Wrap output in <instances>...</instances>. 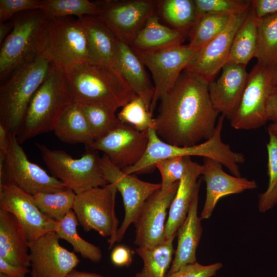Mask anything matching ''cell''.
<instances>
[{"label": "cell", "instance_id": "obj_7", "mask_svg": "<svg viewBox=\"0 0 277 277\" xmlns=\"http://www.w3.org/2000/svg\"><path fill=\"white\" fill-rule=\"evenodd\" d=\"M36 145L52 176L76 194L108 184L102 174L97 150L91 148L81 157L74 159L64 150L51 149L42 144Z\"/></svg>", "mask_w": 277, "mask_h": 277}, {"label": "cell", "instance_id": "obj_2", "mask_svg": "<svg viewBox=\"0 0 277 277\" xmlns=\"http://www.w3.org/2000/svg\"><path fill=\"white\" fill-rule=\"evenodd\" d=\"M65 74L74 102L98 104L116 112L137 95L120 73L107 65L84 62Z\"/></svg>", "mask_w": 277, "mask_h": 277}, {"label": "cell", "instance_id": "obj_54", "mask_svg": "<svg viewBox=\"0 0 277 277\" xmlns=\"http://www.w3.org/2000/svg\"><path fill=\"white\" fill-rule=\"evenodd\" d=\"M0 277H9L8 276L6 275L5 274L0 273Z\"/></svg>", "mask_w": 277, "mask_h": 277}, {"label": "cell", "instance_id": "obj_28", "mask_svg": "<svg viewBox=\"0 0 277 277\" xmlns=\"http://www.w3.org/2000/svg\"><path fill=\"white\" fill-rule=\"evenodd\" d=\"M53 131L60 141L65 143L84 144L89 147L94 142L80 105L76 102L63 113Z\"/></svg>", "mask_w": 277, "mask_h": 277}, {"label": "cell", "instance_id": "obj_18", "mask_svg": "<svg viewBox=\"0 0 277 277\" xmlns=\"http://www.w3.org/2000/svg\"><path fill=\"white\" fill-rule=\"evenodd\" d=\"M54 231L29 241L32 270L38 277H66L80 260L74 252L62 246Z\"/></svg>", "mask_w": 277, "mask_h": 277}, {"label": "cell", "instance_id": "obj_21", "mask_svg": "<svg viewBox=\"0 0 277 277\" xmlns=\"http://www.w3.org/2000/svg\"><path fill=\"white\" fill-rule=\"evenodd\" d=\"M203 167L202 175L206 184V196L200 216L201 220L211 216L221 198L257 187L254 180L229 175L223 170L220 163L213 160L204 158Z\"/></svg>", "mask_w": 277, "mask_h": 277}, {"label": "cell", "instance_id": "obj_6", "mask_svg": "<svg viewBox=\"0 0 277 277\" xmlns=\"http://www.w3.org/2000/svg\"><path fill=\"white\" fill-rule=\"evenodd\" d=\"M11 19L13 28L1 47V81L33 61L44 49L48 18L41 10L24 11Z\"/></svg>", "mask_w": 277, "mask_h": 277}, {"label": "cell", "instance_id": "obj_27", "mask_svg": "<svg viewBox=\"0 0 277 277\" xmlns=\"http://www.w3.org/2000/svg\"><path fill=\"white\" fill-rule=\"evenodd\" d=\"M188 32L162 24L155 13L137 32L129 46L135 50L151 51L183 44Z\"/></svg>", "mask_w": 277, "mask_h": 277}, {"label": "cell", "instance_id": "obj_36", "mask_svg": "<svg viewBox=\"0 0 277 277\" xmlns=\"http://www.w3.org/2000/svg\"><path fill=\"white\" fill-rule=\"evenodd\" d=\"M41 10L47 18L85 15L97 16L100 9L94 2L88 0H42Z\"/></svg>", "mask_w": 277, "mask_h": 277}, {"label": "cell", "instance_id": "obj_53", "mask_svg": "<svg viewBox=\"0 0 277 277\" xmlns=\"http://www.w3.org/2000/svg\"><path fill=\"white\" fill-rule=\"evenodd\" d=\"M30 274L31 277H38L35 272L32 270H31Z\"/></svg>", "mask_w": 277, "mask_h": 277}, {"label": "cell", "instance_id": "obj_32", "mask_svg": "<svg viewBox=\"0 0 277 277\" xmlns=\"http://www.w3.org/2000/svg\"><path fill=\"white\" fill-rule=\"evenodd\" d=\"M257 63L277 66V13L258 19Z\"/></svg>", "mask_w": 277, "mask_h": 277}, {"label": "cell", "instance_id": "obj_48", "mask_svg": "<svg viewBox=\"0 0 277 277\" xmlns=\"http://www.w3.org/2000/svg\"><path fill=\"white\" fill-rule=\"evenodd\" d=\"M9 144V133L0 124V157L5 158Z\"/></svg>", "mask_w": 277, "mask_h": 277}, {"label": "cell", "instance_id": "obj_45", "mask_svg": "<svg viewBox=\"0 0 277 277\" xmlns=\"http://www.w3.org/2000/svg\"><path fill=\"white\" fill-rule=\"evenodd\" d=\"M131 250L124 245L115 247L110 254L112 264L117 267H128L132 261V254Z\"/></svg>", "mask_w": 277, "mask_h": 277}, {"label": "cell", "instance_id": "obj_13", "mask_svg": "<svg viewBox=\"0 0 277 277\" xmlns=\"http://www.w3.org/2000/svg\"><path fill=\"white\" fill-rule=\"evenodd\" d=\"M100 167L105 180L113 184L122 196L125 215L117 232L116 242H119L135 222L146 201L161 187V184L143 181L126 174L105 154L100 158Z\"/></svg>", "mask_w": 277, "mask_h": 277}, {"label": "cell", "instance_id": "obj_23", "mask_svg": "<svg viewBox=\"0 0 277 277\" xmlns=\"http://www.w3.org/2000/svg\"><path fill=\"white\" fill-rule=\"evenodd\" d=\"M116 62L118 72L135 93L144 100L150 111L154 85L140 58L128 44L118 38Z\"/></svg>", "mask_w": 277, "mask_h": 277}, {"label": "cell", "instance_id": "obj_26", "mask_svg": "<svg viewBox=\"0 0 277 277\" xmlns=\"http://www.w3.org/2000/svg\"><path fill=\"white\" fill-rule=\"evenodd\" d=\"M199 189L195 191L187 216L177 230V247L167 274L196 262V251L202 233L201 219L197 214Z\"/></svg>", "mask_w": 277, "mask_h": 277}, {"label": "cell", "instance_id": "obj_1", "mask_svg": "<svg viewBox=\"0 0 277 277\" xmlns=\"http://www.w3.org/2000/svg\"><path fill=\"white\" fill-rule=\"evenodd\" d=\"M209 83L202 76L183 71L174 86L160 101L154 129L162 141L186 147L211 136L219 113L211 101Z\"/></svg>", "mask_w": 277, "mask_h": 277}, {"label": "cell", "instance_id": "obj_42", "mask_svg": "<svg viewBox=\"0 0 277 277\" xmlns=\"http://www.w3.org/2000/svg\"><path fill=\"white\" fill-rule=\"evenodd\" d=\"M42 0H1L0 21L7 22L18 13L39 9Z\"/></svg>", "mask_w": 277, "mask_h": 277}, {"label": "cell", "instance_id": "obj_30", "mask_svg": "<svg viewBox=\"0 0 277 277\" xmlns=\"http://www.w3.org/2000/svg\"><path fill=\"white\" fill-rule=\"evenodd\" d=\"M175 236L149 248L137 247L136 253L143 262V266L135 277H166L174 253L173 241Z\"/></svg>", "mask_w": 277, "mask_h": 277}, {"label": "cell", "instance_id": "obj_8", "mask_svg": "<svg viewBox=\"0 0 277 277\" xmlns=\"http://www.w3.org/2000/svg\"><path fill=\"white\" fill-rule=\"evenodd\" d=\"M43 52L65 74L78 63L90 62L85 33L69 16L48 18Z\"/></svg>", "mask_w": 277, "mask_h": 277}, {"label": "cell", "instance_id": "obj_39", "mask_svg": "<svg viewBox=\"0 0 277 277\" xmlns=\"http://www.w3.org/2000/svg\"><path fill=\"white\" fill-rule=\"evenodd\" d=\"M117 117L121 123L129 125L139 131L154 129V118L144 100L137 95L122 107Z\"/></svg>", "mask_w": 277, "mask_h": 277}, {"label": "cell", "instance_id": "obj_16", "mask_svg": "<svg viewBox=\"0 0 277 277\" xmlns=\"http://www.w3.org/2000/svg\"><path fill=\"white\" fill-rule=\"evenodd\" d=\"M0 209L11 213L17 219L29 241L55 231L57 222L39 210L32 195L15 185L0 184Z\"/></svg>", "mask_w": 277, "mask_h": 277}, {"label": "cell", "instance_id": "obj_11", "mask_svg": "<svg viewBox=\"0 0 277 277\" xmlns=\"http://www.w3.org/2000/svg\"><path fill=\"white\" fill-rule=\"evenodd\" d=\"M276 67L256 63L248 73L240 103L230 118L233 128L255 129L267 122V104L273 87V76Z\"/></svg>", "mask_w": 277, "mask_h": 277}, {"label": "cell", "instance_id": "obj_41", "mask_svg": "<svg viewBox=\"0 0 277 277\" xmlns=\"http://www.w3.org/2000/svg\"><path fill=\"white\" fill-rule=\"evenodd\" d=\"M190 159V156L175 157L156 163L155 167L160 171L162 177V188H168L180 181Z\"/></svg>", "mask_w": 277, "mask_h": 277}, {"label": "cell", "instance_id": "obj_9", "mask_svg": "<svg viewBox=\"0 0 277 277\" xmlns=\"http://www.w3.org/2000/svg\"><path fill=\"white\" fill-rule=\"evenodd\" d=\"M117 191L110 183L90 188L76 194L72 209L84 230H94L108 238L109 249L116 242L119 228L115 212Z\"/></svg>", "mask_w": 277, "mask_h": 277}, {"label": "cell", "instance_id": "obj_12", "mask_svg": "<svg viewBox=\"0 0 277 277\" xmlns=\"http://www.w3.org/2000/svg\"><path fill=\"white\" fill-rule=\"evenodd\" d=\"M133 50L152 74L154 91L150 112L152 114L158 101L174 86L197 50L188 44L151 51Z\"/></svg>", "mask_w": 277, "mask_h": 277}, {"label": "cell", "instance_id": "obj_52", "mask_svg": "<svg viewBox=\"0 0 277 277\" xmlns=\"http://www.w3.org/2000/svg\"><path fill=\"white\" fill-rule=\"evenodd\" d=\"M273 84V87H277V67L274 74Z\"/></svg>", "mask_w": 277, "mask_h": 277}, {"label": "cell", "instance_id": "obj_5", "mask_svg": "<svg viewBox=\"0 0 277 277\" xmlns=\"http://www.w3.org/2000/svg\"><path fill=\"white\" fill-rule=\"evenodd\" d=\"M51 62L43 52L18 68L0 87V124L16 135L29 104L47 75Z\"/></svg>", "mask_w": 277, "mask_h": 277}, {"label": "cell", "instance_id": "obj_17", "mask_svg": "<svg viewBox=\"0 0 277 277\" xmlns=\"http://www.w3.org/2000/svg\"><path fill=\"white\" fill-rule=\"evenodd\" d=\"M149 142L148 130L139 131L121 123L89 146L104 152L116 167L123 170L136 164L143 157Z\"/></svg>", "mask_w": 277, "mask_h": 277}, {"label": "cell", "instance_id": "obj_33", "mask_svg": "<svg viewBox=\"0 0 277 277\" xmlns=\"http://www.w3.org/2000/svg\"><path fill=\"white\" fill-rule=\"evenodd\" d=\"M232 15L206 14L199 16L188 32V46L196 50L202 48L226 28Z\"/></svg>", "mask_w": 277, "mask_h": 277}, {"label": "cell", "instance_id": "obj_29", "mask_svg": "<svg viewBox=\"0 0 277 277\" xmlns=\"http://www.w3.org/2000/svg\"><path fill=\"white\" fill-rule=\"evenodd\" d=\"M258 43V18L250 7L233 37L228 62L247 66L255 57Z\"/></svg>", "mask_w": 277, "mask_h": 277}, {"label": "cell", "instance_id": "obj_35", "mask_svg": "<svg viewBox=\"0 0 277 277\" xmlns=\"http://www.w3.org/2000/svg\"><path fill=\"white\" fill-rule=\"evenodd\" d=\"M33 196L39 210L48 218L58 222L72 210L76 193L67 188L56 192H39Z\"/></svg>", "mask_w": 277, "mask_h": 277}, {"label": "cell", "instance_id": "obj_43", "mask_svg": "<svg viewBox=\"0 0 277 277\" xmlns=\"http://www.w3.org/2000/svg\"><path fill=\"white\" fill-rule=\"evenodd\" d=\"M222 267L221 263L203 265L197 261L188 264L177 271L167 274L166 277H212Z\"/></svg>", "mask_w": 277, "mask_h": 277}, {"label": "cell", "instance_id": "obj_4", "mask_svg": "<svg viewBox=\"0 0 277 277\" xmlns=\"http://www.w3.org/2000/svg\"><path fill=\"white\" fill-rule=\"evenodd\" d=\"M74 102L66 74L52 64L29 104L16 135L19 143L53 131L61 115Z\"/></svg>", "mask_w": 277, "mask_h": 277}, {"label": "cell", "instance_id": "obj_15", "mask_svg": "<svg viewBox=\"0 0 277 277\" xmlns=\"http://www.w3.org/2000/svg\"><path fill=\"white\" fill-rule=\"evenodd\" d=\"M179 183L176 182L166 189L161 187L145 203L133 223L135 228L134 243L138 247H152L166 240V216Z\"/></svg>", "mask_w": 277, "mask_h": 277}, {"label": "cell", "instance_id": "obj_3", "mask_svg": "<svg viewBox=\"0 0 277 277\" xmlns=\"http://www.w3.org/2000/svg\"><path fill=\"white\" fill-rule=\"evenodd\" d=\"M225 116L217 120L211 136L198 144L186 147L177 146L162 141L155 130H148L149 142L146 152L134 165L123 170L127 174L142 173L151 171L156 163L168 158L179 156H199L213 160L226 167L234 176H241L239 165L245 161L242 153L233 151L222 140V131Z\"/></svg>", "mask_w": 277, "mask_h": 277}, {"label": "cell", "instance_id": "obj_46", "mask_svg": "<svg viewBox=\"0 0 277 277\" xmlns=\"http://www.w3.org/2000/svg\"><path fill=\"white\" fill-rule=\"evenodd\" d=\"M31 270L27 267L11 264L0 258V273L9 277H26Z\"/></svg>", "mask_w": 277, "mask_h": 277}, {"label": "cell", "instance_id": "obj_37", "mask_svg": "<svg viewBox=\"0 0 277 277\" xmlns=\"http://www.w3.org/2000/svg\"><path fill=\"white\" fill-rule=\"evenodd\" d=\"M79 104L94 141L105 136L121 123L115 112L105 106L93 104Z\"/></svg>", "mask_w": 277, "mask_h": 277}, {"label": "cell", "instance_id": "obj_47", "mask_svg": "<svg viewBox=\"0 0 277 277\" xmlns=\"http://www.w3.org/2000/svg\"><path fill=\"white\" fill-rule=\"evenodd\" d=\"M267 118L277 123V87H273L269 96L266 107Z\"/></svg>", "mask_w": 277, "mask_h": 277}, {"label": "cell", "instance_id": "obj_44", "mask_svg": "<svg viewBox=\"0 0 277 277\" xmlns=\"http://www.w3.org/2000/svg\"><path fill=\"white\" fill-rule=\"evenodd\" d=\"M250 7L258 19L277 13V0L250 1Z\"/></svg>", "mask_w": 277, "mask_h": 277}, {"label": "cell", "instance_id": "obj_49", "mask_svg": "<svg viewBox=\"0 0 277 277\" xmlns=\"http://www.w3.org/2000/svg\"><path fill=\"white\" fill-rule=\"evenodd\" d=\"M13 23L12 19L0 23V43L3 42L5 39L11 32L13 28Z\"/></svg>", "mask_w": 277, "mask_h": 277}, {"label": "cell", "instance_id": "obj_20", "mask_svg": "<svg viewBox=\"0 0 277 277\" xmlns=\"http://www.w3.org/2000/svg\"><path fill=\"white\" fill-rule=\"evenodd\" d=\"M246 66L228 62L218 78L209 82L208 91L212 103L219 113L229 119L241 100L247 81Z\"/></svg>", "mask_w": 277, "mask_h": 277}, {"label": "cell", "instance_id": "obj_38", "mask_svg": "<svg viewBox=\"0 0 277 277\" xmlns=\"http://www.w3.org/2000/svg\"><path fill=\"white\" fill-rule=\"evenodd\" d=\"M268 134L267 150L269 183L266 191L259 195L258 207L261 212L272 208L277 203V136L271 133Z\"/></svg>", "mask_w": 277, "mask_h": 277}, {"label": "cell", "instance_id": "obj_19", "mask_svg": "<svg viewBox=\"0 0 277 277\" xmlns=\"http://www.w3.org/2000/svg\"><path fill=\"white\" fill-rule=\"evenodd\" d=\"M250 7L243 12L233 14L226 28L197 50L185 70L203 77L209 82L214 80L229 61L233 37Z\"/></svg>", "mask_w": 277, "mask_h": 277}, {"label": "cell", "instance_id": "obj_51", "mask_svg": "<svg viewBox=\"0 0 277 277\" xmlns=\"http://www.w3.org/2000/svg\"><path fill=\"white\" fill-rule=\"evenodd\" d=\"M268 133H271L277 136V123H271L268 127Z\"/></svg>", "mask_w": 277, "mask_h": 277}, {"label": "cell", "instance_id": "obj_22", "mask_svg": "<svg viewBox=\"0 0 277 277\" xmlns=\"http://www.w3.org/2000/svg\"><path fill=\"white\" fill-rule=\"evenodd\" d=\"M203 170V165L190 159L169 209L165 226L166 239L176 236L185 220L194 193L200 188V181L197 179Z\"/></svg>", "mask_w": 277, "mask_h": 277}, {"label": "cell", "instance_id": "obj_24", "mask_svg": "<svg viewBox=\"0 0 277 277\" xmlns=\"http://www.w3.org/2000/svg\"><path fill=\"white\" fill-rule=\"evenodd\" d=\"M88 41L90 62L116 68L117 38L98 16L85 15L77 19Z\"/></svg>", "mask_w": 277, "mask_h": 277}, {"label": "cell", "instance_id": "obj_40", "mask_svg": "<svg viewBox=\"0 0 277 277\" xmlns=\"http://www.w3.org/2000/svg\"><path fill=\"white\" fill-rule=\"evenodd\" d=\"M197 17L206 14L233 15L243 12L250 6V1L194 0Z\"/></svg>", "mask_w": 277, "mask_h": 277}, {"label": "cell", "instance_id": "obj_50", "mask_svg": "<svg viewBox=\"0 0 277 277\" xmlns=\"http://www.w3.org/2000/svg\"><path fill=\"white\" fill-rule=\"evenodd\" d=\"M66 277H105L102 275L85 271L72 270Z\"/></svg>", "mask_w": 277, "mask_h": 277}, {"label": "cell", "instance_id": "obj_10", "mask_svg": "<svg viewBox=\"0 0 277 277\" xmlns=\"http://www.w3.org/2000/svg\"><path fill=\"white\" fill-rule=\"evenodd\" d=\"M3 183L15 185L32 195L67 188L59 180L30 161L16 136L10 134L4 164L0 167V184Z\"/></svg>", "mask_w": 277, "mask_h": 277}, {"label": "cell", "instance_id": "obj_31", "mask_svg": "<svg viewBox=\"0 0 277 277\" xmlns=\"http://www.w3.org/2000/svg\"><path fill=\"white\" fill-rule=\"evenodd\" d=\"M78 224L77 217L71 210L62 220L56 222L54 232L60 239L71 244L74 251L80 253L82 258L93 263H98L102 258L101 249L79 235L77 230Z\"/></svg>", "mask_w": 277, "mask_h": 277}, {"label": "cell", "instance_id": "obj_14", "mask_svg": "<svg viewBox=\"0 0 277 277\" xmlns=\"http://www.w3.org/2000/svg\"><path fill=\"white\" fill-rule=\"evenodd\" d=\"M98 16L116 37L129 45L147 19L156 13L157 1L151 0L97 1Z\"/></svg>", "mask_w": 277, "mask_h": 277}, {"label": "cell", "instance_id": "obj_34", "mask_svg": "<svg viewBox=\"0 0 277 277\" xmlns=\"http://www.w3.org/2000/svg\"><path fill=\"white\" fill-rule=\"evenodd\" d=\"M164 19L173 28L188 32L197 19L194 0L157 1Z\"/></svg>", "mask_w": 277, "mask_h": 277}, {"label": "cell", "instance_id": "obj_25", "mask_svg": "<svg viewBox=\"0 0 277 277\" xmlns=\"http://www.w3.org/2000/svg\"><path fill=\"white\" fill-rule=\"evenodd\" d=\"M28 243L25 229L17 219L0 209V258L28 268L31 266Z\"/></svg>", "mask_w": 277, "mask_h": 277}]
</instances>
